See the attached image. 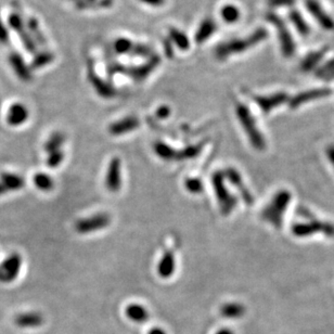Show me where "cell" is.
Wrapping results in <instances>:
<instances>
[{"instance_id":"cell-21","label":"cell","mask_w":334,"mask_h":334,"mask_svg":"<svg viewBox=\"0 0 334 334\" xmlns=\"http://www.w3.org/2000/svg\"><path fill=\"white\" fill-rule=\"evenodd\" d=\"M0 183H1L7 193H10L20 191L22 189H24L26 181L23 176L16 174V172L2 171L0 172Z\"/></svg>"},{"instance_id":"cell-37","label":"cell","mask_w":334,"mask_h":334,"mask_svg":"<svg viewBox=\"0 0 334 334\" xmlns=\"http://www.w3.org/2000/svg\"><path fill=\"white\" fill-rule=\"evenodd\" d=\"M64 159H65V152L63 151V150H59V151L47 154L46 164L49 168H57V167H59L64 162Z\"/></svg>"},{"instance_id":"cell-32","label":"cell","mask_w":334,"mask_h":334,"mask_svg":"<svg viewBox=\"0 0 334 334\" xmlns=\"http://www.w3.org/2000/svg\"><path fill=\"white\" fill-rule=\"evenodd\" d=\"M220 15L228 24H233L239 21L241 16L240 9L235 4H226L220 10Z\"/></svg>"},{"instance_id":"cell-16","label":"cell","mask_w":334,"mask_h":334,"mask_svg":"<svg viewBox=\"0 0 334 334\" xmlns=\"http://www.w3.org/2000/svg\"><path fill=\"white\" fill-rule=\"evenodd\" d=\"M254 100H255V102L257 103L261 112H264L265 114H268L277 107H279V105L287 102L289 100V97H288L287 92L280 91V92L269 94V96H263V97L257 96L254 98Z\"/></svg>"},{"instance_id":"cell-9","label":"cell","mask_w":334,"mask_h":334,"mask_svg":"<svg viewBox=\"0 0 334 334\" xmlns=\"http://www.w3.org/2000/svg\"><path fill=\"white\" fill-rule=\"evenodd\" d=\"M121 160L120 158H113L108 167L107 175H105L104 185L108 191L116 193L122 188V171H121Z\"/></svg>"},{"instance_id":"cell-7","label":"cell","mask_w":334,"mask_h":334,"mask_svg":"<svg viewBox=\"0 0 334 334\" xmlns=\"http://www.w3.org/2000/svg\"><path fill=\"white\" fill-rule=\"evenodd\" d=\"M112 217L108 213H99L79 219L74 225L75 231L80 235H89L104 229L111 225Z\"/></svg>"},{"instance_id":"cell-26","label":"cell","mask_w":334,"mask_h":334,"mask_svg":"<svg viewBox=\"0 0 334 334\" xmlns=\"http://www.w3.org/2000/svg\"><path fill=\"white\" fill-rule=\"evenodd\" d=\"M33 183L38 190L42 192H50L54 189L53 178L47 172L40 171L33 176Z\"/></svg>"},{"instance_id":"cell-3","label":"cell","mask_w":334,"mask_h":334,"mask_svg":"<svg viewBox=\"0 0 334 334\" xmlns=\"http://www.w3.org/2000/svg\"><path fill=\"white\" fill-rule=\"evenodd\" d=\"M291 201V193L287 190L278 191L271 199L269 204L261 210L260 218L269 222L276 228L282 226V218L289 203Z\"/></svg>"},{"instance_id":"cell-41","label":"cell","mask_w":334,"mask_h":334,"mask_svg":"<svg viewBox=\"0 0 334 334\" xmlns=\"http://www.w3.org/2000/svg\"><path fill=\"white\" fill-rule=\"evenodd\" d=\"M295 3V0H268V4L272 8L291 7Z\"/></svg>"},{"instance_id":"cell-42","label":"cell","mask_w":334,"mask_h":334,"mask_svg":"<svg viewBox=\"0 0 334 334\" xmlns=\"http://www.w3.org/2000/svg\"><path fill=\"white\" fill-rule=\"evenodd\" d=\"M169 115H170V108L168 105H161V107L157 110V112H155V116L160 120H165L168 118Z\"/></svg>"},{"instance_id":"cell-15","label":"cell","mask_w":334,"mask_h":334,"mask_svg":"<svg viewBox=\"0 0 334 334\" xmlns=\"http://www.w3.org/2000/svg\"><path fill=\"white\" fill-rule=\"evenodd\" d=\"M305 5L307 7L310 14L314 16L317 22L326 31L334 32V20L322 9L320 3L317 0H306Z\"/></svg>"},{"instance_id":"cell-8","label":"cell","mask_w":334,"mask_h":334,"mask_svg":"<svg viewBox=\"0 0 334 334\" xmlns=\"http://www.w3.org/2000/svg\"><path fill=\"white\" fill-rule=\"evenodd\" d=\"M88 79L90 81V84L94 88V90H96V92L100 97H102L104 99H111L114 98L116 96V93H118L116 89L112 86V84L102 80L101 77L96 73L91 62L89 64L88 69Z\"/></svg>"},{"instance_id":"cell-10","label":"cell","mask_w":334,"mask_h":334,"mask_svg":"<svg viewBox=\"0 0 334 334\" xmlns=\"http://www.w3.org/2000/svg\"><path fill=\"white\" fill-rule=\"evenodd\" d=\"M30 120V110L24 103L14 102L7 111L5 121L11 127H21Z\"/></svg>"},{"instance_id":"cell-22","label":"cell","mask_w":334,"mask_h":334,"mask_svg":"<svg viewBox=\"0 0 334 334\" xmlns=\"http://www.w3.org/2000/svg\"><path fill=\"white\" fill-rule=\"evenodd\" d=\"M175 268H176L175 255L172 253V250H166L162 256V258L159 261L158 275L161 278H163V279H167V278H170L174 275Z\"/></svg>"},{"instance_id":"cell-14","label":"cell","mask_w":334,"mask_h":334,"mask_svg":"<svg viewBox=\"0 0 334 334\" xmlns=\"http://www.w3.org/2000/svg\"><path fill=\"white\" fill-rule=\"evenodd\" d=\"M331 94V90L329 88H316V89H310V90L307 91H303L296 94L294 98L290 100V108L291 109H296L300 105H303L305 103H309L311 101H315V100H318L321 98H326Z\"/></svg>"},{"instance_id":"cell-25","label":"cell","mask_w":334,"mask_h":334,"mask_svg":"<svg viewBox=\"0 0 334 334\" xmlns=\"http://www.w3.org/2000/svg\"><path fill=\"white\" fill-rule=\"evenodd\" d=\"M66 141V136L62 131H53L51 135L48 137L43 144V150L47 154L59 151V150H62V147L64 146V143Z\"/></svg>"},{"instance_id":"cell-4","label":"cell","mask_w":334,"mask_h":334,"mask_svg":"<svg viewBox=\"0 0 334 334\" xmlns=\"http://www.w3.org/2000/svg\"><path fill=\"white\" fill-rule=\"evenodd\" d=\"M215 197L218 203L220 213L224 216H228L232 213V210L237 207V199L232 196L225 185V175L222 171H215L211 177Z\"/></svg>"},{"instance_id":"cell-30","label":"cell","mask_w":334,"mask_h":334,"mask_svg":"<svg viewBox=\"0 0 334 334\" xmlns=\"http://www.w3.org/2000/svg\"><path fill=\"white\" fill-rule=\"evenodd\" d=\"M125 313L128 318L135 322H143L149 318L148 310L140 304H129Z\"/></svg>"},{"instance_id":"cell-31","label":"cell","mask_w":334,"mask_h":334,"mask_svg":"<svg viewBox=\"0 0 334 334\" xmlns=\"http://www.w3.org/2000/svg\"><path fill=\"white\" fill-rule=\"evenodd\" d=\"M169 40L174 42L178 49L182 50V51H187L190 48V42H189L188 36L185 33L180 30L175 29V27H170L169 31Z\"/></svg>"},{"instance_id":"cell-36","label":"cell","mask_w":334,"mask_h":334,"mask_svg":"<svg viewBox=\"0 0 334 334\" xmlns=\"http://www.w3.org/2000/svg\"><path fill=\"white\" fill-rule=\"evenodd\" d=\"M133 44H135V42H132L128 38L120 37L114 42V50L119 54H127L131 52Z\"/></svg>"},{"instance_id":"cell-1","label":"cell","mask_w":334,"mask_h":334,"mask_svg":"<svg viewBox=\"0 0 334 334\" xmlns=\"http://www.w3.org/2000/svg\"><path fill=\"white\" fill-rule=\"evenodd\" d=\"M267 36H268L267 31L263 29V27H259V29H257L247 37L238 38V40L235 38V40L228 41L218 44L215 49V55L218 60H225L233 54L248 51L249 49L255 47L256 44H258L261 42H264Z\"/></svg>"},{"instance_id":"cell-12","label":"cell","mask_w":334,"mask_h":334,"mask_svg":"<svg viewBox=\"0 0 334 334\" xmlns=\"http://www.w3.org/2000/svg\"><path fill=\"white\" fill-rule=\"evenodd\" d=\"M224 175L225 178H227V179L230 181L231 185L237 189L239 193H240V196L243 199V201L246 202V204L250 207L254 202V198L252 196V193H250V191L247 188V186L244 185V181L242 179L240 172H239L236 168H233V167H229V168L226 169Z\"/></svg>"},{"instance_id":"cell-43","label":"cell","mask_w":334,"mask_h":334,"mask_svg":"<svg viewBox=\"0 0 334 334\" xmlns=\"http://www.w3.org/2000/svg\"><path fill=\"white\" fill-rule=\"evenodd\" d=\"M139 1L151 5V7H161L165 3V0H139Z\"/></svg>"},{"instance_id":"cell-49","label":"cell","mask_w":334,"mask_h":334,"mask_svg":"<svg viewBox=\"0 0 334 334\" xmlns=\"http://www.w3.org/2000/svg\"><path fill=\"white\" fill-rule=\"evenodd\" d=\"M72 1H75V2H77V1H79V0H72Z\"/></svg>"},{"instance_id":"cell-11","label":"cell","mask_w":334,"mask_h":334,"mask_svg":"<svg viewBox=\"0 0 334 334\" xmlns=\"http://www.w3.org/2000/svg\"><path fill=\"white\" fill-rule=\"evenodd\" d=\"M293 233L297 237H305L317 232H324L328 236H334V226L328 222L315 221L311 224H299L293 226Z\"/></svg>"},{"instance_id":"cell-47","label":"cell","mask_w":334,"mask_h":334,"mask_svg":"<svg viewBox=\"0 0 334 334\" xmlns=\"http://www.w3.org/2000/svg\"><path fill=\"white\" fill-rule=\"evenodd\" d=\"M216 334H235L233 331H231L230 329H221L219 331H217Z\"/></svg>"},{"instance_id":"cell-38","label":"cell","mask_w":334,"mask_h":334,"mask_svg":"<svg viewBox=\"0 0 334 334\" xmlns=\"http://www.w3.org/2000/svg\"><path fill=\"white\" fill-rule=\"evenodd\" d=\"M130 54L135 55V57H143V58H151L152 55H154L152 48L149 47L148 44H143V43L133 44V48L131 50Z\"/></svg>"},{"instance_id":"cell-33","label":"cell","mask_w":334,"mask_h":334,"mask_svg":"<svg viewBox=\"0 0 334 334\" xmlns=\"http://www.w3.org/2000/svg\"><path fill=\"white\" fill-rule=\"evenodd\" d=\"M8 23L9 26L11 27V30L15 32L19 36L26 31V25H25V19H23L19 12H12L9 15L8 19Z\"/></svg>"},{"instance_id":"cell-27","label":"cell","mask_w":334,"mask_h":334,"mask_svg":"<svg viewBox=\"0 0 334 334\" xmlns=\"http://www.w3.org/2000/svg\"><path fill=\"white\" fill-rule=\"evenodd\" d=\"M220 313L222 317L228 319H237L241 318V317L246 314V307L240 303L230 302L226 303L221 306Z\"/></svg>"},{"instance_id":"cell-18","label":"cell","mask_w":334,"mask_h":334,"mask_svg":"<svg viewBox=\"0 0 334 334\" xmlns=\"http://www.w3.org/2000/svg\"><path fill=\"white\" fill-rule=\"evenodd\" d=\"M9 61H10L11 68H12L15 75L18 76L22 82L29 83L32 80L31 65H29L25 62V60L20 53L18 52L10 53Z\"/></svg>"},{"instance_id":"cell-13","label":"cell","mask_w":334,"mask_h":334,"mask_svg":"<svg viewBox=\"0 0 334 334\" xmlns=\"http://www.w3.org/2000/svg\"><path fill=\"white\" fill-rule=\"evenodd\" d=\"M160 62H161L160 57H158L157 54H154L151 58H149L147 62L142 65L135 66V68H126L125 74L130 76L131 79H133L136 82H142L158 68Z\"/></svg>"},{"instance_id":"cell-35","label":"cell","mask_w":334,"mask_h":334,"mask_svg":"<svg viewBox=\"0 0 334 334\" xmlns=\"http://www.w3.org/2000/svg\"><path fill=\"white\" fill-rule=\"evenodd\" d=\"M316 76L320 80L331 81L334 80V59L328 61L326 64L316 71Z\"/></svg>"},{"instance_id":"cell-45","label":"cell","mask_w":334,"mask_h":334,"mask_svg":"<svg viewBox=\"0 0 334 334\" xmlns=\"http://www.w3.org/2000/svg\"><path fill=\"white\" fill-rule=\"evenodd\" d=\"M148 334H166V332L161 329V328H153L152 330H150Z\"/></svg>"},{"instance_id":"cell-39","label":"cell","mask_w":334,"mask_h":334,"mask_svg":"<svg viewBox=\"0 0 334 334\" xmlns=\"http://www.w3.org/2000/svg\"><path fill=\"white\" fill-rule=\"evenodd\" d=\"M185 187L189 192L193 194L203 191V182L199 178H188L185 181Z\"/></svg>"},{"instance_id":"cell-5","label":"cell","mask_w":334,"mask_h":334,"mask_svg":"<svg viewBox=\"0 0 334 334\" xmlns=\"http://www.w3.org/2000/svg\"><path fill=\"white\" fill-rule=\"evenodd\" d=\"M267 21L271 23L276 27L278 37H279V42L281 47V52L286 58H292L295 53V42L292 37V34L289 31L287 24L285 23L281 18H279L277 14L269 12L266 14Z\"/></svg>"},{"instance_id":"cell-17","label":"cell","mask_w":334,"mask_h":334,"mask_svg":"<svg viewBox=\"0 0 334 334\" xmlns=\"http://www.w3.org/2000/svg\"><path fill=\"white\" fill-rule=\"evenodd\" d=\"M139 126H140V121H139L137 116L129 115L111 124L109 126V132L112 136L119 137L125 135L127 132L136 130Z\"/></svg>"},{"instance_id":"cell-28","label":"cell","mask_w":334,"mask_h":334,"mask_svg":"<svg viewBox=\"0 0 334 334\" xmlns=\"http://www.w3.org/2000/svg\"><path fill=\"white\" fill-rule=\"evenodd\" d=\"M25 25H26L27 32H29V34L31 35L33 40H34L37 46L38 44H40V46H43V44L46 43V38H44L42 35V32L41 30L37 20L34 18H31L30 16V18L25 19Z\"/></svg>"},{"instance_id":"cell-44","label":"cell","mask_w":334,"mask_h":334,"mask_svg":"<svg viewBox=\"0 0 334 334\" xmlns=\"http://www.w3.org/2000/svg\"><path fill=\"white\" fill-rule=\"evenodd\" d=\"M94 1H96V0H79V1L76 2V5L79 9H88L90 7V4Z\"/></svg>"},{"instance_id":"cell-29","label":"cell","mask_w":334,"mask_h":334,"mask_svg":"<svg viewBox=\"0 0 334 334\" xmlns=\"http://www.w3.org/2000/svg\"><path fill=\"white\" fill-rule=\"evenodd\" d=\"M289 18H290L291 23L295 27V30L299 33V35L308 36L310 34V27L298 10H291V12L289 13Z\"/></svg>"},{"instance_id":"cell-46","label":"cell","mask_w":334,"mask_h":334,"mask_svg":"<svg viewBox=\"0 0 334 334\" xmlns=\"http://www.w3.org/2000/svg\"><path fill=\"white\" fill-rule=\"evenodd\" d=\"M328 155H329V159L332 162V164L334 165V147H330L328 149Z\"/></svg>"},{"instance_id":"cell-2","label":"cell","mask_w":334,"mask_h":334,"mask_svg":"<svg viewBox=\"0 0 334 334\" xmlns=\"http://www.w3.org/2000/svg\"><path fill=\"white\" fill-rule=\"evenodd\" d=\"M236 113L243 130L246 131V135L249 138L250 143L252 144V147L256 150H258V151H263V150H265L266 140L263 133H261L260 130L258 129L254 116L250 113L249 108L246 104L237 103Z\"/></svg>"},{"instance_id":"cell-23","label":"cell","mask_w":334,"mask_h":334,"mask_svg":"<svg viewBox=\"0 0 334 334\" xmlns=\"http://www.w3.org/2000/svg\"><path fill=\"white\" fill-rule=\"evenodd\" d=\"M328 51H329V48L325 47L318 50V51L309 53L307 57L304 58L302 63H300V71L304 72V73H308V72L313 71L321 62V60L324 59Z\"/></svg>"},{"instance_id":"cell-34","label":"cell","mask_w":334,"mask_h":334,"mask_svg":"<svg viewBox=\"0 0 334 334\" xmlns=\"http://www.w3.org/2000/svg\"><path fill=\"white\" fill-rule=\"evenodd\" d=\"M54 57L51 52L49 51H42V52H37L35 54L34 59L32 61V64H31V68L32 69H42L43 66H46L48 64H50L53 61Z\"/></svg>"},{"instance_id":"cell-20","label":"cell","mask_w":334,"mask_h":334,"mask_svg":"<svg viewBox=\"0 0 334 334\" xmlns=\"http://www.w3.org/2000/svg\"><path fill=\"white\" fill-rule=\"evenodd\" d=\"M43 316L40 311H25L15 316L14 324L22 329H35L43 324Z\"/></svg>"},{"instance_id":"cell-40","label":"cell","mask_w":334,"mask_h":334,"mask_svg":"<svg viewBox=\"0 0 334 334\" xmlns=\"http://www.w3.org/2000/svg\"><path fill=\"white\" fill-rule=\"evenodd\" d=\"M9 37L8 26L3 23L1 15H0V43H7L9 42Z\"/></svg>"},{"instance_id":"cell-48","label":"cell","mask_w":334,"mask_h":334,"mask_svg":"<svg viewBox=\"0 0 334 334\" xmlns=\"http://www.w3.org/2000/svg\"><path fill=\"white\" fill-rule=\"evenodd\" d=\"M7 191H5L4 190V188L2 187V185H1V183H0V198H1V197H4V196H7Z\"/></svg>"},{"instance_id":"cell-24","label":"cell","mask_w":334,"mask_h":334,"mask_svg":"<svg viewBox=\"0 0 334 334\" xmlns=\"http://www.w3.org/2000/svg\"><path fill=\"white\" fill-rule=\"evenodd\" d=\"M217 30V24L214 19L207 18L204 19L196 33V42L198 43H202L207 42L209 38L214 34Z\"/></svg>"},{"instance_id":"cell-19","label":"cell","mask_w":334,"mask_h":334,"mask_svg":"<svg viewBox=\"0 0 334 334\" xmlns=\"http://www.w3.org/2000/svg\"><path fill=\"white\" fill-rule=\"evenodd\" d=\"M153 151L161 160L165 161V162H179V161H183L182 149L176 150L163 141H155L153 143Z\"/></svg>"},{"instance_id":"cell-6","label":"cell","mask_w":334,"mask_h":334,"mask_svg":"<svg viewBox=\"0 0 334 334\" xmlns=\"http://www.w3.org/2000/svg\"><path fill=\"white\" fill-rule=\"evenodd\" d=\"M23 257L20 253L13 252L9 254L0 263V283L10 285L18 279L23 267Z\"/></svg>"}]
</instances>
